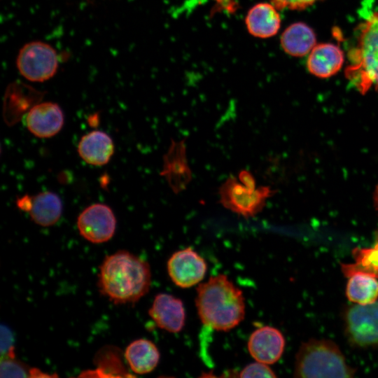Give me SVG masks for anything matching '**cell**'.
<instances>
[{
    "label": "cell",
    "instance_id": "7a4b0ae2",
    "mask_svg": "<svg viewBox=\"0 0 378 378\" xmlns=\"http://www.w3.org/2000/svg\"><path fill=\"white\" fill-rule=\"evenodd\" d=\"M195 305L202 324L217 331L227 332L245 317L242 290L225 274L211 276L196 289Z\"/></svg>",
    "mask_w": 378,
    "mask_h": 378
},
{
    "label": "cell",
    "instance_id": "52a82bcc",
    "mask_svg": "<svg viewBox=\"0 0 378 378\" xmlns=\"http://www.w3.org/2000/svg\"><path fill=\"white\" fill-rule=\"evenodd\" d=\"M20 74L32 82H43L55 76L58 69L56 50L42 41H31L20 50L17 59Z\"/></svg>",
    "mask_w": 378,
    "mask_h": 378
},
{
    "label": "cell",
    "instance_id": "30bf717a",
    "mask_svg": "<svg viewBox=\"0 0 378 378\" xmlns=\"http://www.w3.org/2000/svg\"><path fill=\"white\" fill-rule=\"evenodd\" d=\"M286 345L285 337L274 327L265 326L255 329L249 336L247 348L255 360L267 365L276 363L281 357Z\"/></svg>",
    "mask_w": 378,
    "mask_h": 378
},
{
    "label": "cell",
    "instance_id": "d6986e66",
    "mask_svg": "<svg viewBox=\"0 0 378 378\" xmlns=\"http://www.w3.org/2000/svg\"><path fill=\"white\" fill-rule=\"evenodd\" d=\"M29 211L31 220L38 225L48 227L56 223L62 213V202L55 192L45 191L31 196Z\"/></svg>",
    "mask_w": 378,
    "mask_h": 378
},
{
    "label": "cell",
    "instance_id": "484cf974",
    "mask_svg": "<svg viewBox=\"0 0 378 378\" xmlns=\"http://www.w3.org/2000/svg\"><path fill=\"white\" fill-rule=\"evenodd\" d=\"M239 178L240 182L246 188L251 190L255 189V180L248 170H241L239 174Z\"/></svg>",
    "mask_w": 378,
    "mask_h": 378
},
{
    "label": "cell",
    "instance_id": "ba28073f",
    "mask_svg": "<svg viewBox=\"0 0 378 378\" xmlns=\"http://www.w3.org/2000/svg\"><path fill=\"white\" fill-rule=\"evenodd\" d=\"M77 227L80 234L94 244L104 243L115 234L116 218L112 209L104 204H93L78 216Z\"/></svg>",
    "mask_w": 378,
    "mask_h": 378
},
{
    "label": "cell",
    "instance_id": "4fadbf2b",
    "mask_svg": "<svg viewBox=\"0 0 378 378\" xmlns=\"http://www.w3.org/2000/svg\"><path fill=\"white\" fill-rule=\"evenodd\" d=\"M161 175L166 178L174 193L185 190L190 182L192 173L186 158L184 141H172L163 157Z\"/></svg>",
    "mask_w": 378,
    "mask_h": 378
},
{
    "label": "cell",
    "instance_id": "cb8c5ba5",
    "mask_svg": "<svg viewBox=\"0 0 378 378\" xmlns=\"http://www.w3.org/2000/svg\"><path fill=\"white\" fill-rule=\"evenodd\" d=\"M1 357H15L13 337L7 326H1Z\"/></svg>",
    "mask_w": 378,
    "mask_h": 378
},
{
    "label": "cell",
    "instance_id": "83f0119b",
    "mask_svg": "<svg viewBox=\"0 0 378 378\" xmlns=\"http://www.w3.org/2000/svg\"><path fill=\"white\" fill-rule=\"evenodd\" d=\"M375 203H376V206L378 209V185L376 188V190H375Z\"/></svg>",
    "mask_w": 378,
    "mask_h": 378
},
{
    "label": "cell",
    "instance_id": "ac0fdd59",
    "mask_svg": "<svg viewBox=\"0 0 378 378\" xmlns=\"http://www.w3.org/2000/svg\"><path fill=\"white\" fill-rule=\"evenodd\" d=\"M313 29L303 22L288 26L281 36V46L288 55L302 57L309 53L316 45Z\"/></svg>",
    "mask_w": 378,
    "mask_h": 378
},
{
    "label": "cell",
    "instance_id": "7c38bea8",
    "mask_svg": "<svg viewBox=\"0 0 378 378\" xmlns=\"http://www.w3.org/2000/svg\"><path fill=\"white\" fill-rule=\"evenodd\" d=\"M64 116L60 106L54 102H46L33 106L26 117L29 131L38 138H49L62 128Z\"/></svg>",
    "mask_w": 378,
    "mask_h": 378
},
{
    "label": "cell",
    "instance_id": "44dd1931",
    "mask_svg": "<svg viewBox=\"0 0 378 378\" xmlns=\"http://www.w3.org/2000/svg\"><path fill=\"white\" fill-rule=\"evenodd\" d=\"M355 262L342 264V270L346 276L356 272L371 274L378 279V243L370 248L353 250Z\"/></svg>",
    "mask_w": 378,
    "mask_h": 378
},
{
    "label": "cell",
    "instance_id": "4316f807",
    "mask_svg": "<svg viewBox=\"0 0 378 378\" xmlns=\"http://www.w3.org/2000/svg\"><path fill=\"white\" fill-rule=\"evenodd\" d=\"M16 204H17V206L20 209L24 211L29 212L31 208V196L28 195H25L21 197H19L17 200Z\"/></svg>",
    "mask_w": 378,
    "mask_h": 378
},
{
    "label": "cell",
    "instance_id": "6da1fadb",
    "mask_svg": "<svg viewBox=\"0 0 378 378\" xmlns=\"http://www.w3.org/2000/svg\"><path fill=\"white\" fill-rule=\"evenodd\" d=\"M150 284L148 262L127 251L106 255L100 265L99 290L115 304L136 302L147 294Z\"/></svg>",
    "mask_w": 378,
    "mask_h": 378
},
{
    "label": "cell",
    "instance_id": "ffe728a7",
    "mask_svg": "<svg viewBox=\"0 0 378 378\" xmlns=\"http://www.w3.org/2000/svg\"><path fill=\"white\" fill-rule=\"evenodd\" d=\"M346 288L349 301L358 304H367L378 300V279L375 276L356 272L350 274Z\"/></svg>",
    "mask_w": 378,
    "mask_h": 378
},
{
    "label": "cell",
    "instance_id": "9a60e30c",
    "mask_svg": "<svg viewBox=\"0 0 378 378\" xmlns=\"http://www.w3.org/2000/svg\"><path fill=\"white\" fill-rule=\"evenodd\" d=\"M79 156L94 166L107 164L114 153L111 137L103 131L94 130L83 135L78 145Z\"/></svg>",
    "mask_w": 378,
    "mask_h": 378
},
{
    "label": "cell",
    "instance_id": "8fae6325",
    "mask_svg": "<svg viewBox=\"0 0 378 378\" xmlns=\"http://www.w3.org/2000/svg\"><path fill=\"white\" fill-rule=\"evenodd\" d=\"M148 314L157 326L172 333L182 330L186 323V310L181 299L169 293L155 296Z\"/></svg>",
    "mask_w": 378,
    "mask_h": 378
},
{
    "label": "cell",
    "instance_id": "277c9868",
    "mask_svg": "<svg viewBox=\"0 0 378 378\" xmlns=\"http://www.w3.org/2000/svg\"><path fill=\"white\" fill-rule=\"evenodd\" d=\"M354 374L339 346L331 340H309L303 342L297 352L295 377L346 378L354 377Z\"/></svg>",
    "mask_w": 378,
    "mask_h": 378
},
{
    "label": "cell",
    "instance_id": "5b68a950",
    "mask_svg": "<svg viewBox=\"0 0 378 378\" xmlns=\"http://www.w3.org/2000/svg\"><path fill=\"white\" fill-rule=\"evenodd\" d=\"M344 325L346 338L353 346L378 347V300L348 307L344 313Z\"/></svg>",
    "mask_w": 378,
    "mask_h": 378
},
{
    "label": "cell",
    "instance_id": "e0dca14e",
    "mask_svg": "<svg viewBox=\"0 0 378 378\" xmlns=\"http://www.w3.org/2000/svg\"><path fill=\"white\" fill-rule=\"evenodd\" d=\"M124 356L130 368L138 374L151 372L158 366L160 358L156 345L152 341L144 338L130 343Z\"/></svg>",
    "mask_w": 378,
    "mask_h": 378
},
{
    "label": "cell",
    "instance_id": "d4e9b609",
    "mask_svg": "<svg viewBox=\"0 0 378 378\" xmlns=\"http://www.w3.org/2000/svg\"><path fill=\"white\" fill-rule=\"evenodd\" d=\"M321 0H272V4L279 10H303Z\"/></svg>",
    "mask_w": 378,
    "mask_h": 378
},
{
    "label": "cell",
    "instance_id": "9c48e42d",
    "mask_svg": "<svg viewBox=\"0 0 378 378\" xmlns=\"http://www.w3.org/2000/svg\"><path fill=\"white\" fill-rule=\"evenodd\" d=\"M167 269L169 278L176 286L188 288L203 280L207 271V264L192 247H187L170 256Z\"/></svg>",
    "mask_w": 378,
    "mask_h": 378
},
{
    "label": "cell",
    "instance_id": "8992f818",
    "mask_svg": "<svg viewBox=\"0 0 378 378\" xmlns=\"http://www.w3.org/2000/svg\"><path fill=\"white\" fill-rule=\"evenodd\" d=\"M274 191L262 186L251 190L230 176L219 188L220 203L226 209L245 218L260 212Z\"/></svg>",
    "mask_w": 378,
    "mask_h": 378
},
{
    "label": "cell",
    "instance_id": "2e32d148",
    "mask_svg": "<svg viewBox=\"0 0 378 378\" xmlns=\"http://www.w3.org/2000/svg\"><path fill=\"white\" fill-rule=\"evenodd\" d=\"M245 22L248 31L252 36L267 38L279 31L281 18L273 4L259 3L248 10Z\"/></svg>",
    "mask_w": 378,
    "mask_h": 378
},
{
    "label": "cell",
    "instance_id": "5bb4252c",
    "mask_svg": "<svg viewBox=\"0 0 378 378\" xmlns=\"http://www.w3.org/2000/svg\"><path fill=\"white\" fill-rule=\"evenodd\" d=\"M344 56L335 44H316L310 51L307 66L309 71L319 78H328L337 74L342 66Z\"/></svg>",
    "mask_w": 378,
    "mask_h": 378
},
{
    "label": "cell",
    "instance_id": "3957f363",
    "mask_svg": "<svg viewBox=\"0 0 378 378\" xmlns=\"http://www.w3.org/2000/svg\"><path fill=\"white\" fill-rule=\"evenodd\" d=\"M346 78L364 94L378 92V11L370 13L356 30V41L349 50Z\"/></svg>",
    "mask_w": 378,
    "mask_h": 378
},
{
    "label": "cell",
    "instance_id": "7402d4cb",
    "mask_svg": "<svg viewBox=\"0 0 378 378\" xmlns=\"http://www.w3.org/2000/svg\"><path fill=\"white\" fill-rule=\"evenodd\" d=\"M1 377H51L39 369L29 368L15 357H1Z\"/></svg>",
    "mask_w": 378,
    "mask_h": 378
},
{
    "label": "cell",
    "instance_id": "603a6c76",
    "mask_svg": "<svg viewBox=\"0 0 378 378\" xmlns=\"http://www.w3.org/2000/svg\"><path fill=\"white\" fill-rule=\"evenodd\" d=\"M240 377H276L269 365L256 361L246 365L239 373Z\"/></svg>",
    "mask_w": 378,
    "mask_h": 378
}]
</instances>
